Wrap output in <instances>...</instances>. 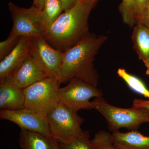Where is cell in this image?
I'll return each instance as SVG.
<instances>
[{
	"label": "cell",
	"mask_w": 149,
	"mask_h": 149,
	"mask_svg": "<svg viewBox=\"0 0 149 149\" xmlns=\"http://www.w3.org/2000/svg\"><path fill=\"white\" fill-rule=\"evenodd\" d=\"M60 102L73 111L93 109L92 98L102 97L100 89L80 79H71L69 83L58 91Z\"/></svg>",
	"instance_id": "6"
},
{
	"label": "cell",
	"mask_w": 149,
	"mask_h": 149,
	"mask_svg": "<svg viewBox=\"0 0 149 149\" xmlns=\"http://www.w3.org/2000/svg\"><path fill=\"white\" fill-rule=\"evenodd\" d=\"M117 72L132 91L149 98V90L139 77L130 74L123 68H119Z\"/></svg>",
	"instance_id": "17"
},
{
	"label": "cell",
	"mask_w": 149,
	"mask_h": 149,
	"mask_svg": "<svg viewBox=\"0 0 149 149\" xmlns=\"http://www.w3.org/2000/svg\"><path fill=\"white\" fill-rule=\"evenodd\" d=\"M139 12V16L142 13L148 3L149 0H134Z\"/></svg>",
	"instance_id": "24"
},
{
	"label": "cell",
	"mask_w": 149,
	"mask_h": 149,
	"mask_svg": "<svg viewBox=\"0 0 149 149\" xmlns=\"http://www.w3.org/2000/svg\"><path fill=\"white\" fill-rule=\"evenodd\" d=\"M107 37L95 34L85 37L63 53L60 84L71 79H80L97 87L99 75L95 68V57Z\"/></svg>",
	"instance_id": "2"
},
{
	"label": "cell",
	"mask_w": 149,
	"mask_h": 149,
	"mask_svg": "<svg viewBox=\"0 0 149 149\" xmlns=\"http://www.w3.org/2000/svg\"><path fill=\"white\" fill-rule=\"evenodd\" d=\"M63 53L52 47L42 35L32 37L29 44V54L48 77L59 81Z\"/></svg>",
	"instance_id": "8"
},
{
	"label": "cell",
	"mask_w": 149,
	"mask_h": 149,
	"mask_svg": "<svg viewBox=\"0 0 149 149\" xmlns=\"http://www.w3.org/2000/svg\"><path fill=\"white\" fill-rule=\"evenodd\" d=\"M91 142L93 149H118L113 143L111 134L104 130L97 132Z\"/></svg>",
	"instance_id": "19"
},
{
	"label": "cell",
	"mask_w": 149,
	"mask_h": 149,
	"mask_svg": "<svg viewBox=\"0 0 149 149\" xmlns=\"http://www.w3.org/2000/svg\"><path fill=\"white\" fill-rule=\"evenodd\" d=\"M25 97L23 90L17 88L8 77L0 81V108L17 110L24 108Z\"/></svg>",
	"instance_id": "12"
},
{
	"label": "cell",
	"mask_w": 149,
	"mask_h": 149,
	"mask_svg": "<svg viewBox=\"0 0 149 149\" xmlns=\"http://www.w3.org/2000/svg\"><path fill=\"white\" fill-rule=\"evenodd\" d=\"M51 138L40 133L21 129L19 142L22 149H53Z\"/></svg>",
	"instance_id": "15"
},
{
	"label": "cell",
	"mask_w": 149,
	"mask_h": 149,
	"mask_svg": "<svg viewBox=\"0 0 149 149\" xmlns=\"http://www.w3.org/2000/svg\"><path fill=\"white\" fill-rule=\"evenodd\" d=\"M37 0H34V1H33V5H35L36 4V3H37Z\"/></svg>",
	"instance_id": "30"
},
{
	"label": "cell",
	"mask_w": 149,
	"mask_h": 149,
	"mask_svg": "<svg viewBox=\"0 0 149 149\" xmlns=\"http://www.w3.org/2000/svg\"><path fill=\"white\" fill-rule=\"evenodd\" d=\"M32 37L22 36L8 55L0 62V81L9 77L18 69L29 54V44Z\"/></svg>",
	"instance_id": "11"
},
{
	"label": "cell",
	"mask_w": 149,
	"mask_h": 149,
	"mask_svg": "<svg viewBox=\"0 0 149 149\" xmlns=\"http://www.w3.org/2000/svg\"><path fill=\"white\" fill-rule=\"evenodd\" d=\"M137 24H142L149 29V1L146 7L138 17Z\"/></svg>",
	"instance_id": "22"
},
{
	"label": "cell",
	"mask_w": 149,
	"mask_h": 149,
	"mask_svg": "<svg viewBox=\"0 0 149 149\" xmlns=\"http://www.w3.org/2000/svg\"><path fill=\"white\" fill-rule=\"evenodd\" d=\"M59 145L61 149H93L88 130H85L83 134L69 143Z\"/></svg>",
	"instance_id": "20"
},
{
	"label": "cell",
	"mask_w": 149,
	"mask_h": 149,
	"mask_svg": "<svg viewBox=\"0 0 149 149\" xmlns=\"http://www.w3.org/2000/svg\"><path fill=\"white\" fill-rule=\"evenodd\" d=\"M92 103L93 109L104 118L113 133L123 128L137 130L141 124L149 122V110L146 109L117 107L110 104L102 97L95 98Z\"/></svg>",
	"instance_id": "3"
},
{
	"label": "cell",
	"mask_w": 149,
	"mask_h": 149,
	"mask_svg": "<svg viewBox=\"0 0 149 149\" xmlns=\"http://www.w3.org/2000/svg\"><path fill=\"white\" fill-rule=\"evenodd\" d=\"M47 77L45 72L29 55L21 66L7 77L15 86L24 90Z\"/></svg>",
	"instance_id": "10"
},
{
	"label": "cell",
	"mask_w": 149,
	"mask_h": 149,
	"mask_svg": "<svg viewBox=\"0 0 149 149\" xmlns=\"http://www.w3.org/2000/svg\"><path fill=\"white\" fill-rule=\"evenodd\" d=\"M0 117L13 122L21 129L37 132L52 138L47 116L32 110L26 108L17 110L1 109Z\"/></svg>",
	"instance_id": "9"
},
{
	"label": "cell",
	"mask_w": 149,
	"mask_h": 149,
	"mask_svg": "<svg viewBox=\"0 0 149 149\" xmlns=\"http://www.w3.org/2000/svg\"><path fill=\"white\" fill-rule=\"evenodd\" d=\"M78 1L79 0H61L63 10L65 11L69 10L77 3Z\"/></svg>",
	"instance_id": "25"
},
{
	"label": "cell",
	"mask_w": 149,
	"mask_h": 149,
	"mask_svg": "<svg viewBox=\"0 0 149 149\" xmlns=\"http://www.w3.org/2000/svg\"><path fill=\"white\" fill-rule=\"evenodd\" d=\"M60 85L57 80L47 77L25 88L24 108L47 116L59 102Z\"/></svg>",
	"instance_id": "5"
},
{
	"label": "cell",
	"mask_w": 149,
	"mask_h": 149,
	"mask_svg": "<svg viewBox=\"0 0 149 149\" xmlns=\"http://www.w3.org/2000/svg\"><path fill=\"white\" fill-rule=\"evenodd\" d=\"M134 49L139 58L143 62L149 61V29L146 26L137 24L133 28L132 36Z\"/></svg>",
	"instance_id": "14"
},
{
	"label": "cell",
	"mask_w": 149,
	"mask_h": 149,
	"mask_svg": "<svg viewBox=\"0 0 149 149\" xmlns=\"http://www.w3.org/2000/svg\"><path fill=\"white\" fill-rule=\"evenodd\" d=\"M47 0H37V3L35 5V6L41 10H43L45 6V4Z\"/></svg>",
	"instance_id": "26"
},
{
	"label": "cell",
	"mask_w": 149,
	"mask_h": 149,
	"mask_svg": "<svg viewBox=\"0 0 149 149\" xmlns=\"http://www.w3.org/2000/svg\"><path fill=\"white\" fill-rule=\"evenodd\" d=\"M132 107L141 108L146 109L149 110V100L135 98L133 102Z\"/></svg>",
	"instance_id": "23"
},
{
	"label": "cell",
	"mask_w": 149,
	"mask_h": 149,
	"mask_svg": "<svg viewBox=\"0 0 149 149\" xmlns=\"http://www.w3.org/2000/svg\"><path fill=\"white\" fill-rule=\"evenodd\" d=\"M113 143L118 149H149V136H144L137 130L126 133H113Z\"/></svg>",
	"instance_id": "13"
},
{
	"label": "cell",
	"mask_w": 149,
	"mask_h": 149,
	"mask_svg": "<svg viewBox=\"0 0 149 149\" xmlns=\"http://www.w3.org/2000/svg\"><path fill=\"white\" fill-rule=\"evenodd\" d=\"M144 64H145V66L147 68L146 73L149 76V61L148 62H146L144 63Z\"/></svg>",
	"instance_id": "29"
},
{
	"label": "cell",
	"mask_w": 149,
	"mask_h": 149,
	"mask_svg": "<svg viewBox=\"0 0 149 149\" xmlns=\"http://www.w3.org/2000/svg\"><path fill=\"white\" fill-rule=\"evenodd\" d=\"M20 37L8 36L7 39L0 42V61L3 59L16 47Z\"/></svg>",
	"instance_id": "21"
},
{
	"label": "cell",
	"mask_w": 149,
	"mask_h": 149,
	"mask_svg": "<svg viewBox=\"0 0 149 149\" xmlns=\"http://www.w3.org/2000/svg\"><path fill=\"white\" fill-rule=\"evenodd\" d=\"M63 10L61 0H47L43 10V33L48 30ZM42 33V34H43Z\"/></svg>",
	"instance_id": "16"
},
{
	"label": "cell",
	"mask_w": 149,
	"mask_h": 149,
	"mask_svg": "<svg viewBox=\"0 0 149 149\" xmlns=\"http://www.w3.org/2000/svg\"><path fill=\"white\" fill-rule=\"evenodd\" d=\"M82 1L88 3L89 4L92 6L93 8H94L99 0H82Z\"/></svg>",
	"instance_id": "28"
},
{
	"label": "cell",
	"mask_w": 149,
	"mask_h": 149,
	"mask_svg": "<svg viewBox=\"0 0 149 149\" xmlns=\"http://www.w3.org/2000/svg\"><path fill=\"white\" fill-rule=\"evenodd\" d=\"M93 8L79 0L73 7L62 13L42 36L52 47L65 52L91 35L88 19Z\"/></svg>",
	"instance_id": "1"
},
{
	"label": "cell",
	"mask_w": 149,
	"mask_h": 149,
	"mask_svg": "<svg viewBox=\"0 0 149 149\" xmlns=\"http://www.w3.org/2000/svg\"><path fill=\"white\" fill-rule=\"evenodd\" d=\"M9 11L13 22L9 36L35 37L42 35L43 10L32 5L29 8H21L9 3Z\"/></svg>",
	"instance_id": "7"
},
{
	"label": "cell",
	"mask_w": 149,
	"mask_h": 149,
	"mask_svg": "<svg viewBox=\"0 0 149 149\" xmlns=\"http://www.w3.org/2000/svg\"><path fill=\"white\" fill-rule=\"evenodd\" d=\"M47 118L51 136L59 143H69L85 132L81 128L85 119L60 102Z\"/></svg>",
	"instance_id": "4"
},
{
	"label": "cell",
	"mask_w": 149,
	"mask_h": 149,
	"mask_svg": "<svg viewBox=\"0 0 149 149\" xmlns=\"http://www.w3.org/2000/svg\"><path fill=\"white\" fill-rule=\"evenodd\" d=\"M119 10L125 24L131 27L137 24L139 12L134 0H122Z\"/></svg>",
	"instance_id": "18"
},
{
	"label": "cell",
	"mask_w": 149,
	"mask_h": 149,
	"mask_svg": "<svg viewBox=\"0 0 149 149\" xmlns=\"http://www.w3.org/2000/svg\"><path fill=\"white\" fill-rule=\"evenodd\" d=\"M51 141L53 149H61L59 143L56 140L52 137Z\"/></svg>",
	"instance_id": "27"
}]
</instances>
